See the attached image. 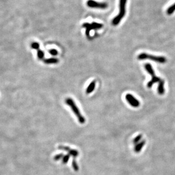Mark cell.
Returning a JSON list of instances; mask_svg holds the SVG:
<instances>
[{
	"instance_id": "6da1fadb",
	"label": "cell",
	"mask_w": 175,
	"mask_h": 175,
	"mask_svg": "<svg viewBox=\"0 0 175 175\" xmlns=\"http://www.w3.org/2000/svg\"><path fill=\"white\" fill-rule=\"evenodd\" d=\"M65 102H66V104L68 105L71 108V109H72V111L74 112V113L76 115L79 123H80L82 124H85L86 118L82 114L80 109H79V108L78 107V106L76 105L75 102L73 100V99L72 98L68 97L66 99Z\"/></svg>"
},
{
	"instance_id": "7a4b0ae2",
	"label": "cell",
	"mask_w": 175,
	"mask_h": 175,
	"mask_svg": "<svg viewBox=\"0 0 175 175\" xmlns=\"http://www.w3.org/2000/svg\"><path fill=\"white\" fill-rule=\"evenodd\" d=\"M127 0H119V12L117 16H116L112 20V24L114 26L118 25L122 18L125 16L126 14V6Z\"/></svg>"
},
{
	"instance_id": "3957f363",
	"label": "cell",
	"mask_w": 175,
	"mask_h": 175,
	"mask_svg": "<svg viewBox=\"0 0 175 175\" xmlns=\"http://www.w3.org/2000/svg\"><path fill=\"white\" fill-rule=\"evenodd\" d=\"M138 59L139 60H150L160 64H164L167 62V59L166 57L163 56H156L150 55L149 54L146 53H142L139 54L138 56Z\"/></svg>"
},
{
	"instance_id": "277c9868",
	"label": "cell",
	"mask_w": 175,
	"mask_h": 175,
	"mask_svg": "<svg viewBox=\"0 0 175 175\" xmlns=\"http://www.w3.org/2000/svg\"><path fill=\"white\" fill-rule=\"evenodd\" d=\"M145 69L146 70V71L152 77V80L147 84V86L148 88H151L152 86H153V85L155 83H158L159 82L161 81V79L160 78H159L158 77H157L155 74V72L152 68V66H151V64H146L145 65Z\"/></svg>"
},
{
	"instance_id": "5b68a950",
	"label": "cell",
	"mask_w": 175,
	"mask_h": 175,
	"mask_svg": "<svg viewBox=\"0 0 175 175\" xmlns=\"http://www.w3.org/2000/svg\"><path fill=\"white\" fill-rule=\"evenodd\" d=\"M103 24L101 23H98L97 22H93L91 24H89L88 23H85L83 24V27L86 28V35L88 38L90 36V31L91 30H98L102 28Z\"/></svg>"
},
{
	"instance_id": "8992f818",
	"label": "cell",
	"mask_w": 175,
	"mask_h": 175,
	"mask_svg": "<svg viewBox=\"0 0 175 175\" xmlns=\"http://www.w3.org/2000/svg\"><path fill=\"white\" fill-rule=\"evenodd\" d=\"M87 5L88 7L91 8H99L101 9H105L108 7L107 3L105 2H98L94 0H88Z\"/></svg>"
},
{
	"instance_id": "52a82bcc",
	"label": "cell",
	"mask_w": 175,
	"mask_h": 175,
	"mask_svg": "<svg viewBox=\"0 0 175 175\" xmlns=\"http://www.w3.org/2000/svg\"><path fill=\"white\" fill-rule=\"evenodd\" d=\"M126 101L128 102V103L134 108H137L139 107L140 105V102L138 100H137L133 95L130 93L126 94L125 96Z\"/></svg>"
},
{
	"instance_id": "ba28073f",
	"label": "cell",
	"mask_w": 175,
	"mask_h": 175,
	"mask_svg": "<svg viewBox=\"0 0 175 175\" xmlns=\"http://www.w3.org/2000/svg\"><path fill=\"white\" fill-rule=\"evenodd\" d=\"M58 149L59 150H63L65 151H67L68 153V154L70 155L73 157L74 158H76V157H78L79 155V153L78 152V150H75V149H71L70 147H68V146H63V145H60L58 147Z\"/></svg>"
},
{
	"instance_id": "9c48e42d",
	"label": "cell",
	"mask_w": 175,
	"mask_h": 175,
	"mask_svg": "<svg viewBox=\"0 0 175 175\" xmlns=\"http://www.w3.org/2000/svg\"><path fill=\"white\" fill-rule=\"evenodd\" d=\"M145 143H146V141L145 140H142L140 142H139L138 143L136 144L135 147H134V151L136 153H139L142 150V148L145 146Z\"/></svg>"
},
{
	"instance_id": "30bf717a",
	"label": "cell",
	"mask_w": 175,
	"mask_h": 175,
	"mask_svg": "<svg viewBox=\"0 0 175 175\" xmlns=\"http://www.w3.org/2000/svg\"><path fill=\"white\" fill-rule=\"evenodd\" d=\"M158 92L160 95H163L165 92L164 81L163 80H161V81L159 82V86L158 88Z\"/></svg>"
},
{
	"instance_id": "8fae6325",
	"label": "cell",
	"mask_w": 175,
	"mask_h": 175,
	"mask_svg": "<svg viewBox=\"0 0 175 175\" xmlns=\"http://www.w3.org/2000/svg\"><path fill=\"white\" fill-rule=\"evenodd\" d=\"M43 61L46 64H58L59 60L58 59L54 57V58H49L44 59Z\"/></svg>"
},
{
	"instance_id": "7c38bea8",
	"label": "cell",
	"mask_w": 175,
	"mask_h": 175,
	"mask_svg": "<svg viewBox=\"0 0 175 175\" xmlns=\"http://www.w3.org/2000/svg\"><path fill=\"white\" fill-rule=\"evenodd\" d=\"M95 87V81H93L88 86V87L87 89H86V93L87 94H89L91 92H92L94 91Z\"/></svg>"
},
{
	"instance_id": "4fadbf2b",
	"label": "cell",
	"mask_w": 175,
	"mask_h": 175,
	"mask_svg": "<svg viewBox=\"0 0 175 175\" xmlns=\"http://www.w3.org/2000/svg\"><path fill=\"white\" fill-rule=\"evenodd\" d=\"M37 56H38V58L39 60H43L44 59V52L40 49L38 50Z\"/></svg>"
},
{
	"instance_id": "5bb4252c",
	"label": "cell",
	"mask_w": 175,
	"mask_h": 175,
	"mask_svg": "<svg viewBox=\"0 0 175 175\" xmlns=\"http://www.w3.org/2000/svg\"><path fill=\"white\" fill-rule=\"evenodd\" d=\"M72 166L73 169H74L76 172L79 171V166H78V163H77V162H76L75 158H74V159H73V161H72Z\"/></svg>"
},
{
	"instance_id": "9a60e30c",
	"label": "cell",
	"mask_w": 175,
	"mask_h": 175,
	"mask_svg": "<svg viewBox=\"0 0 175 175\" xmlns=\"http://www.w3.org/2000/svg\"><path fill=\"white\" fill-rule=\"evenodd\" d=\"M142 134H139L133 140V143L134 145H136L137 143H138L139 142H141L142 138Z\"/></svg>"
},
{
	"instance_id": "2e32d148",
	"label": "cell",
	"mask_w": 175,
	"mask_h": 175,
	"mask_svg": "<svg viewBox=\"0 0 175 175\" xmlns=\"http://www.w3.org/2000/svg\"><path fill=\"white\" fill-rule=\"evenodd\" d=\"M175 11V3L172 5H171L170 7H168V9L167 10V13L168 15H171Z\"/></svg>"
},
{
	"instance_id": "e0dca14e",
	"label": "cell",
	"mask_w": 175,
	"mask_h": 175,
	"mask_svg": "<svg viewBox=\"0 0 175 175\" xmlns=\"http://www.w3.org/2000/svg\"><path fill=\"white\" fill-rule=\"evenodd\" d=\"M31 47L32 48V49H36V50H39V47H40V45L38 43H36V42H34V43H32L31 44Z\"/></svg>"
},
{
	"instance_id": "ac0fdd59",
	"label": "cell",
	"mask_w": 175,
	"mask_h": 175,
	"mask_svg": "<svg viewBox=\"0 0 175 175\" xmlns=\"http://www.w3.org/2000/svg\"><path fill=\"white\" fill-rule=\"evenodd\" d=\"M70 155L69 154H67V155H66L63 157V159H62V163L63 164H67L70 158Z\"/></svg>"
},
{
	"instance_id": "d6986e66",
	"label": "cell",
	"mask_w": 175,
	"mask_h": 175,
	"mask_svg": "<svg viewBox=\"0 0 175 175\" xmlns=\"http://www.w3.org/2000/svg\"><path fill=\"white\" fill-rule=\"evenodd\" d=\"M63 157H64V155H63L62 153L59 154H58V155H55V156L54 157V161H58L60 160L61 159H63Z\"/></svg>"
},
{
	"instance_id": "ffe728a7",
	"label": "cell",
	"mask_w": 175,
	"mask_h": 175,
	"mask_svg": "<svg viewBox=\"0 0 175 175\" xmlns=\"http://www.w3.org/2000/svg\"><path fill=\"white\" fill-rule=\"evenodd\" d=\"M49 53H50V55H51L52 56H57L58 55V52L55 49H50L49 50Z\"/></svg>"
}]
</instances>
